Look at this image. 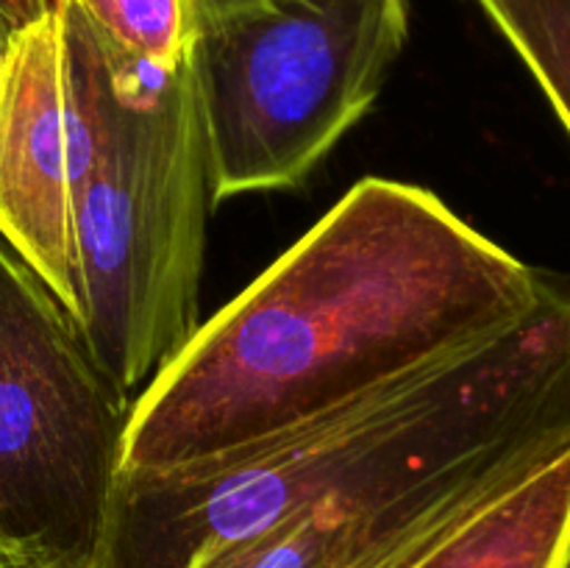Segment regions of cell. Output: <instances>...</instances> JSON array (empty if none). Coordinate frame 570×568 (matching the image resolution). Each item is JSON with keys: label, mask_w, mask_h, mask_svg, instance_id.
<instances>
[{"label": "cell", "mask_w": 570, "mask_h": 568, "mask_svg": "<svg viewBox=\"0 0 570 568\" xmlns=\"http://www.w3.org/2000/svg\"><path fill=\"white\" fill-rule=\"evenodd\" d=\"M551 276L429 189L362 178L134 399L122 471L198 466L521 326Z\"/></svg>", "instance_id": "obj_1"}, {"label": "cell", "mask_w": 570, "mask_h": 568, "mask_svg": "<svg viewBox=\"0 0 570 568\" xmlns=\"http://www.w3.org/2000/svg\"><path fill=\"white\" fill-rule=\"evenodd\" d=\"M532 427L570 429V284L512 332L348 407L176 471L117 479L92 568H193L348 484Z\"/></svg>", "instance_id": "obj_2"}, {"label": "cell", "mask_w": 570, "mask_h": 568, "mask_svg": "<svg viewBox=\"0 0 570 568\" xmlns=\"http://www.w3.org/2000/svg\"><path fill=\"white\" fill-rule=\"evenodd\" d=\"M59 17L70 104L78 312L89 354L126 395L145 388L198 323L215 195L193 56L170 72L117 61L70 0Z\"/></svg>", "instance_id": "obj_3"}, {"label": "cell", "mask_w": 570, "mask_h": 568, "mask_svg": "<svg viewBox=\"0 0 570 568\" xmlns=\"http://www.w3.org/2000/svg\"><path fill=\"white\" fill-rule=\"evenodd\" d=\"M406 31V0H262L198 22L217 200L304 182L379 98Z\"/></svg>", "instance_id": "obj_4"}, {"label": "cell", "mask_w": 570, "mask_h": 568, "mask_svg": "<svg viewBox=\"0 0 570 568\" xmlns=\"http://www.w3.org/2000/svg\"><path fill=\"white\" fill-rule=\"evenodd\" d=\"M131 404L0 239V557L11 568L95 566Z\"/></svg>", "instance_id": "obj_5"}, {"label": "cell", "mask_w": 570, "mask_h": 568, "mask_svg": "<svg viewBox=\"0 0 570 568\" xmlns=\"http://www.w3.org/2000/svg\"><path fill=\"white\" fill-rule=\"evenodd\" d=\"M566 449L568 427H532L404 462L301 507L193 568H376Z\"/></svg>", "instance_id": "obj_6"}, {"label": "cell", "mask_w": 570, "mask_h": 568, "mask_svg": "<svg viewBox=\"0 0 570 568\" xmlns=\"http://www.w3.org/2000/svg\"><path fill=\"white\" fill-rule=\"evenodd\" d=\"M0 239L78 312L70 104L56 11L6 39L0 87Z\"/></svg>", "instance_id": "obj_7"}, {"label": "cell", "mask_w": 570, "mask_h": 568, "mask_svg": "<svg viewBox=\"0 0 570 568\" xmlns=\"http://www.w3.org/2000/svg\"><path fill=\"white\" fill-rule=\"evenodd\" d=\"M376 568H570V449Z\"/></svg>", "instance_id": "obj_8"}, {"label": "cell", "mask_w": 570, "mask_h": 568, "mask_svg": "<svg viewBox=\"0 0 570 568\" xmlns=\"http://www.w3.org/2000/svg\"><path fill=\"white\" fill-rule=\"evenodd\" d=\"M98 42L122 65L170 72L193 56L195 0H70Z\"/></svg>", "instance_id": "obj_9"}, {"label": "cell", "mask_w": 570, "mask_h": 568, "mask_svg": "<svg viewBox=\"0 0 570 568\" xmlns=\"http://www.w3.org/2000/svg\"><path fill=\"white\" fill-rule=\"evenodd\" d=\"M512 45L570 134V0H473Z\"/></svg>", "instance_id": "obj_10"}, {"label": "cell", "mask_w": 570, "mask_h": 568, "mask_svg": "<svg viewBox=\"0 0 570 568\" xmlns=\"http://www.w3.org/2000/svg\"><path fill=\"white\" fill-rule=\"evenodd\" d=\"M50 11V0H0V39H9L20 28Z\"/></svg>", "instance_id": "obj_11"}, {"label": "cell", "mask_w": 570, "mask_h": 568, "mask_svg": "<svg viewBox=\"0 0 570 568\" xmlns=\"http://www.w3.org/2000/svg\"><path fill=\"white\" fill-rule=\"evenodd\" d=\"M254 3H262V0H195V11H198V22H204Z\"/></svg>", "instance_id": "obj_12"}, {"label": "cell", "mask_w": 570, "mask_h": 568, "mask_svg": "<svg viewBox=\"0 0 570 568\" xmlns=\"http://www.w3.org/2000/svg\"><path fill=\"white\" fill-rule=\"evenodd\" d=\"M3 70H6V42L0 39V87H3Z\"/></svg>", "instance_id": "obj_13"}, {"label": "cell", "mask_w": 570, "mask_h": 568, "mask_svg": "<svg viewBox=\"0 0 570 568\" xmlns=\"http://www.w3.org/2000/svg\"><path fill=\"white\" fill-rule=\"evenodd\" d=\"M0 568H11V566H9V562H6V560H3V557H0Z\"/></svg>", "instance_id": "obj_14"}]
</instances>
